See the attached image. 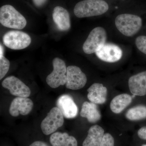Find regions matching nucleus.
<instances>
[{
    "instance_id": "nucleus-1",
    "label": "nucleus",
    "mask_w": 146,
    "mask_h": 146,
    "mask_svg": "<svg viewBox=\"0 0 146 146\" xmlns=\"http://www.w3.org/2000/svg\"><path fill=\"white\" fill-rule=\"evenodd\" d=\"M109 8L104 0H84L76 4L74 12L78 18H85L102 15Z\"/></svg>"
},
{
    "instance_id": "nucleus-2",
    "label": "nucleus",
    "mask_w": 146,
    "mask_h": 146,
    "mask_svg": "<svg viewBox=\"0 0 146 146\" xmlns=\"http://www.w3.org/2000/svg\"><path fill=\"white\" fill-rule=\"evenodd\" d=\"M116 27L121 33L127 36H134L140 30L143 25L140 16L129 13L118 15L115 20Z\"/></svg>"
},
{
    "instance_id": "nucleus-3",
    "label": "nucleus",
    "mask_w": 146,
    "mask_h": 146,
    "mask_svg": "<svg viewBox=\"0 0 146 146\" xmlns=\"http://www.w3.org/2000/svg\"><path fill=\"white\" fill-rule=\"evenodd\" d=\"M0 23L9 28L22 29L26 26V19L12 6L7 5L0 9Z\"/></svg>"
},
{
    "instance_id": "nucleus-4",
    "label": "nucleus",
    "mask_w": 146,
    "mask_h": 146,
    "mask_svg": "<svg viewBox=\"0 0 146 146\" xmlns=\"http://www.w3.org/2000/svg\"><path fill=\"white\" fill-rule=\"evenodd\" d=\"M106 38L107 33L104 28L99 27L93 29L84 43V52L86 54L96 53L106 44Z\"/></svg>"
},
{
    "instance_id": "nucleus-5",
    "label": "nucleus",
    "mask_w": 146,
    "mask_h": 146,
    "mask_svg": "<svg viewBox=\"0 0 146 146\" xmlns=\"http://www.w3.org/2000/svg\"><path fill=\"white\" fill-rule=\"evenodd\" d=\"M64 116L57 107L53 108L41 124L42 132L45 135L54 133L64 123Z\"/></svg>"
},
{
    "instance_id": "nucleus-6",
    "label": "nucleus",
    "mask_w": 146,
    "mask_h": 146,
    "mask_svg": "<svg viewBox=\"0 0 146 146\" xmlns=\"http://www.w3.org/2000/svg\"><path fill=\"white\" fill-rule=\"evenodd\" d=\"M31 42V38L28 34L18 31H11L3 36L4 44L11 49H23L29 46Z\"/></svg>"
},
{
    "instance_id": "nucleus-7",
    "label": "nucleus",
    "mask_w": 146,
    "mask_h": 146,
    "mask_svg": "<svg viewBox=\"0 0 146 146\" xmlns=\"http://www.w3.org/2000/svg\"><path fill=\"white\" fill-rule=\"evenodd\" d=\"M53 71L47 77V84L52 88H56L65 84L67 69L65 62L59 58H55L52 61Z\"/></svg>"
},
{
    "instance_id": "nucleus-8",
    "label": "nucleus",
    "mask_w": 146,
    "mask_h": 146,
    "mask_svg": "<svg viewBox=\"0 0 146 146\" xmlns=\"http://www.w3.org/2000/svg\"><path fill=\"white\" fill-rule=\"evenodd\" d=\"M86 82V75L80 68L74 65H71L67 68L65 83V86L67 89L79 90L84 87Z\"/></svg>"
},
{
    "instance_id": "nucleus-9",
    "label": "nucleus",
    "mask_w": 146,
    "mask_h": 146,
    "mask_svg": "<svg viewBox=\"0 0 146 146\" xmlns=\"http://www.w3.org/2000/svg\"><path fill=\"white\" fill-rule=\"evenodd\" d=\"M2 85L9 90L11 95L17 97L28 98L31 93L28 86L14 76H10L5 79Z\"/></svg>"
},
{
    "instance_id": "nucleus-10",
    "label": "nucleus",
    "mask_w": 146,
    "mask_h": 146,
    "mask_svg": "<svg viewBox=\"0 0 146 146\" xmlns=\"http://www.w3.org/2000/svg\"><path fill=\"white\" fill-rule=\"evenodd\" d=\"M96 53L100 60L108 63H115L119 61L123 55L121 48L112 44H105Z\"/></svg>"
},
{
    "instance_id": "nucleus-11",
    "label": "nucleus",
    "mask_w": 146,
    "mask_h": 146,
    "mask_svg": "<svg viewBox=\"0 0 146 146\" xmlns=\"http://www.w3.org/2000/svg\"><path fill=\"white\" fill-rule=\"evenodd\" d=\"M33 106V102L28 98L17 97L11 104L9 113L14 117H17L20 114L26 115L31 112Z\"/></svg>"
},
{
    "instance_id": "nucleus-12",
    "label": "nucleus",
    "mask_w": 146,
    "mask_h": 146,
    "mask_svg": "<svg viewBox=\"0 0 146 146\" xmlns=\"http://www.w3.org/2000/svg\"><path fill=\"white\" fill-rule=\"evenodd\" d=\"M56 106L66 118L72 119L78 115L77 106L69 95H63L59 97L56 102Z\"/></svg>"
},
{
    "instance_id": "nucleus-13",
    "label": "nucleus",
    "mask_w": 146,
    "mask_h": 146,
    "mask_svg": "<svg viewBox=\"0 0 146 146\" xmlns=\"http://www.w3.org/2000/svg\"><path fill=\"white\" fill-rule=\"evenodd\" d=\"M131 93L139 96L146 95V71L132 76L128 80Z\"/></svg>"
},
{
    "instance_id": "nucleus-14",
    "label": "nucleus",
    "mask_w": 146,
    "mask_h": 146,
    "mask_svg": "<svg viewBox=\"0 0 146 146\" xmlns=\"http://www.w3.org/2000/svg\"><path fill=\"white\" fill-rule=\"evenodd\" d=\"M52 18L60 30L67 31L70 28V14L65 9L62 7H56L53 11Z\"/></svg>"
},
{
    "instance_id": "nucleus-15",
    "label": "nucleus",
    "mask_w": 146,
    "mask_h": 146,
    "mask_svg": "<svg viewBox=\"0 0 146 146\" xmlns=\"http://www.w3.org/2000/svg\"><path fill=\"white\" fill-rule=\"evenodd\" d=\"M87 97L91 102L103 104L106 100L107 89L100 83H94L87 89Z\"/></svg>"
},
{
    "instance_id": "nucleus-16",
    "label": "nucleus",
    "mask_w": 146,
    "mask_h": 146,
    "mask_svg": "<svg viewBox=\"0 0 146 146\" xmlns=\"http://www.w3.org/2000/svg\"><path fill=\"white\" fill-rule=\"evenodd\" d=\"M104 130L100 125H94L89 128L82 146H100L104 134Z\"/></svg>"
},
{
    "instance_id": "nucleus-17",
    "label": "nucleus",
    "mask_w": 146,
    "mask_h": 146,
    "mask_svg": "<svg viewBox=\"0 0 146 146\" xmlns=\"http://www.w3.org/2000/svg\"><path fill=\"white\" fill-rule=\"evenodd\" d=\"M49 141L52 146H78L76 139L66 132L52 133L50 136Z\"/></svg>"
},
{
    "instance_id": "nucleus-18",
    "label": "nucleus",
    "mask_w": 146,
    "mask_h": 146,
    "mask_svg": "<svg viewBox=\"0 0 146 146\" xmlns=\"http://www.w3.org/2000/svg\"><path fill=\"white\" fill-rule=\"evenodd\" d=\"M80 115L82 117L86 118L88 121L95 123L99 121L101 115L96 104L84 102L82 106Z\"/></svg>"
},
{
    "instance_id": "nucleus-19",
    "label": "nucleus",
    "mask_w": 146,
    "mask_h": 146,
    "mask_svg": "<svg viewBox=\"0 0 146 146\" xmlns=\"http://www.w3.org/2000/svg\"><path fill=\"white\" fill-rule=\"evenodd\" d=\"M132 100V97L129 94H124L118 95L111 102L110 109L115 114H119L130 104Z\"/></svg>"
},
{
    "instance_id": "nucleus-20",
    "label": "nucleus",
    "mask_w": 146,
    "mask_h": 146,
    "mask_svg": "<svg viewBox=\"0 0 146 146\" xmlns=\"http://www.w3.org/2000/svg\"><path fill=\"white\" fill-rule=\"evenodd\" d=\"M126 117L131 121H138L146 119V106L139 105L131 108L127 112Z\"/></svg>"
},
{
    "instance_id": "nucleus-21",
    "label": "nucleus",
    "mask_w": 146,
    "mask_h": 146,
    "mask_svg": "<svg viewBox=\"0 0 146 146\" xmlns=\"http://www.w3.org/2000/svg\"><path fill=\"white\" fill-rule=\"evenodd\" d=\"M10 62L4 56H0V80L3 78L8 72Z\"/></svg>"
},
{
    "instance_id": "nucleus-22",
    "label": "nucleus",
    "mask_w": 146,
    "mask_h": 146,
    "mask_svg": "<svg viewBox=\"0 0 146 146\" xmlns=\"http://www.w3.org/2000/svg\"><path fill=\"white\" fill-rule=\"evenodd\" d=\"M135 44L138 49L146 55V36H138L135 40Z\"/></svg>"
},
{
    "instance_id": "nucleus-23",
    "label": "nucleus",
    "mask_w": 146,
    "mask_h": 146,
    "mask_svg": "<svg viewBox=\"0 0 146 146\" xmlns=\"http://www.w3.org/2000/svg\"><path fill=\"white\" fill-rule=\"evenodd\" d=\"M100 146H115V138L110 133H105Z\"/></svg>"
},
{
    "instance_id": "nucleus-24",
    "label": "nucleus",
    "mask_w": 146,
    "mask_h": 146,
    "mask_svg": "<svg viewBox=\"0 0 146 146\" xmlns=\"http://www.w3.org/2000/svg\"><path fill=\"white\" fill-rule=\"evenodd\" d=\"M138 137L142 140L146 141V126L143 127L138 130Z\"/></svg>"
},
{
    "instance_id": "nucleus-25",
    "label": "nucleus",
    "mask_w": 146,
    "mask_h": 146,
    "mask_svg": "<svg viewBox=\"0 0 146 146\" xmlns=\"http://www.w3.org/2000/svg\"><path fill=\"white\" fill-rule=\"evenodd\" d=\"M46 0H33L34 4L36 6L41 7L46 2Z\"/></svg>"
},
{
    "instance_id": "nucleus-26",
    "label": "nucleus",
    "mask_w": 146,
    "mask_h": 146,
    "mask_svg": "<svg viewBox=\"0 0 146 146\" xmlns=\"http://www.w3.org/2000/svg\"><path fill=\"white\" fill-rule=\"evenodd\" d=\"M0 56H3V47L1 45L0 46Z\"/></svg>"
},
{
    "instance_id": "nucleus-27",
    "label": "nucleus",
    "mask_w": 146,
    "mask_h": 146,
    "mask_svg": "<svg viewBox=\"0 0 146 146\" xmlns=\"http://www.w3.org/2000/svg\"><path fill=\"white\" fill-rule=\"evenodd\" d=\"M141 146H146V144H143Z\"/></svg>"
}]
</instances>
